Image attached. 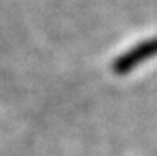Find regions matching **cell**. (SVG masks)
<instances>
[{"mask_svg":"<svg viewBox=\"0 0 157 156\" xmlns=\"http://www.w3.org/2000/svg\"><path fill=\"white\" fill-rule=\"evenodd\" d=\"M157 55V37L154 39L144 40L139 46L132 47L130 50H127L125 54H122L117 61L114 62V72L115 74H127L130 72L136 66L142 64L144 61Z\"/></svg>","mask_w":157,"mask_h":156,"instance_id":"cell-1","label":"cell"}]
</instances>
